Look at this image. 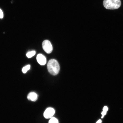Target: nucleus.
<instances>
[{"label": "nucleus", "instance_id": "7ed1b4c3", "mask_svg": "<svg viewBox=\"0 0 123 123\" xmlns=\"http://www.w3.org/2000/svg\"><path fill=\"white\" fill-rule=\"evenodd\" d=\"M42 47L43 49L46 53L50 54L53 50V46L50 41L48 40H45L42 43Z\"/></svg>", "mask_w": 123, "mask_h": 123}, {"label": "nucleus", "instance_id": "f03ea898", "mask_svg": "<svg viewBox=\"0 0 123 123\" xmlns=\"http://www.w3.org/2000/svg\"><path fill=\"white\" fill-rule=\"evenodd\" d=\"M104 6L108 10H115L119 8L121 5L120 0H104Z\"/></svg>", "mask_w": 123, "mask_h": 123}, {"label": "nucleus", "instance_id": "1a4fd4ad", "mask_svg": "<svg viewBox=\"0 0 123 123\" xmlns=\"http://www.w3.org/2000/svg\"><path fill=\"white\" fill-rule=\"evenodd\" d=\"M49 123H58V121L57 119L55 117H52L51 118Z\"/></svg>", "mask_w": 123, "mask_h": 123}, {"label": "nucleus", "instance_id": "f257e3e1", "mask_svg": "<svg viewBox=\"0 0 123 123\" xmlns=\"http://www.w3.org/2000/svg\"><path fill=\"white\" fill-rule=\"evenodd\" d=\"M48 71L52 75H56L59 73L60 67L58 61L55 59H51L47 64Z\"/></svg>", "mask_w": 123, "mask_h": 123}, {"label": "nucleus", "instance_id": "9d476101", "mask_svg": "<svg viewBox=\"0 0 123 123\" xmlns=\"http://www.w3.org/2000/svg\"><path fill=\"white\" fill-rule=\"evenodd\" d=\"M3 13L2 11L1 10V9H0V18L1 19L3 17Z\"/></svg>", "mask_w": 123, "mask_h": 123}, {"label": "nucleus", "instance_id": "6e6552de", "mask_svg": "<svg viewBox=\"0 0 123 123\" xmlns=\"http://www.w3.org/2000/svg\"><path fill=\"white\" fill-rule=\"evenodd\" d=\"M30 65H28L25 66L22 69V71L23 73H27V72L30 70Z\"/></svg>", "mask_w": 123, "mask_h": 123}, {"label": "nucleus", "instance_id": "f8f14e48", "mask_svg": "<svg viewBox=\"0 0 123 123\" xmlns=\"http://www.w3.org/2000/svg\"><path fill=\"white\" fill-rule=\"evenodd\" d=\"M101 120H99V121H98V122L96 123H101Z\"/></svg>", "mask_w": 123, "mask_h": 123}, {"label": "nucleus", "instance_id": "9b49d317", "mask_svg": "<svg viewBox=\"0 0 123 123\" xmlns=\"http://www.w3.org/2000/svg\"><path fill=\"white\" fill-rule=\"evenodd\" d=\"M108 110V108L106 106L104 107V108L103 110V111H107Z\"/></svg>", "mask_w": 123, "mask_h": 123}, {"label": "nucleus", "instance_id": "39448f33", "mask_svg": "<svg viewBox=\"0 0 123 123\" xmlns=\"http://www.w3.org/2000/svg\"><path fill=\"white\" fill-rule=\"evenodd\" d=\"M37 59L38 63L41 65H44L46 64V58L41 54H39L37 55Z\"/></svg>", "mask_w": 123, "mask_h": 123}, {"label": "nucleus", "instance_id": "423d86ee", "mask_svg": "<svg viewBox=\"0 0 123 123\" xmlns=\"http://www.w3.org/2000/svg\"><path fill=\"white\" fill-rule=\"evenodd\" d=\"M27 98L30 100L35 101L37 99L38 95L35 92H31L28 95Z\"/></svg>", "mask_w": 123, "mask_h": 123}, {"label": "nucleus", "instance_id": "0eeeda50", "mask_svg": "<svg viewBox=\"0 0 123 123\" xmlns=\"http://www.w3.org/2000/svg\"><path fill=\"white\" fill-rule=\"evenodd\" d=\"M35 54H36V52L35 51L29 52L27 54L26 56L28 58H31L34 56Z\"/></svg>", "mask_w": 123, "mask_h": 123}, {"label": "nucleus", "instance_id": "20e7f679", "mask_svg": "<svg viewBox=\"0 0 123 123\" xmlns=\"http://www.w3.org/2000/svg\"><path fill=\"white\" fill-rule=\"evenodd\" d=\"M55 113L54 109L52 108L49 107L45 111L44 113V116L46 119H49L53 117Z\"/></svg>", "mask_w": 123, "mask_h": 123}]
</instances>
